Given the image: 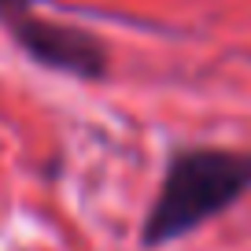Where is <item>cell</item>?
<instances>
[{
  "label": "cell",
  "mask_w": 251,
  "mask_h": 251,
  "mask_svg": "<svg viewBox=\"0 0 251 251\" xmlns=\"http://www.w3.org/2000/svg\"><path fill=\"white\" fill-rule=\"evenodd\" d=\"M251 188V151L229 148H192L170 159V170L155 196L144 244H166L192 233L200 222L222 214L233 200Z\"/></svg>",
  "instance_id": "cell-1"
},
{
  "label": "cell",
  "mask_w": 251,
  "mask_h": 251,
  "mask_svg": "<svg viewBox=\"0 0 251 251\" xmlns=\"http://www.w3.org/2000/svg\"><path fill=\"white\" fill-rule=\"evenodd\" d=\"M8 30L19 37V45H23L33 59L45 63V67H52V71L74 74V78H100L103 67H107L103 45L85 30L45 23V19H37V15L19 19V23L8 26Z\"/></svg>",
  "instance_id": "cell-2"
},
{
  "label": "cell",
  "mask_w": 251,
  "mask_h": 251,
  "mask_svg": "<svg viewBox=\"0 0 251 251\" xmlns=\"http://www.w3.org/2000/svg\"><path fill=\"white\" fill-rule=\"evenodd\" d=\"M26 15H30V0H0V19L8 26H15Z\"/></svg>",
  "instance_id": "cell-3"
}]
</instances>
